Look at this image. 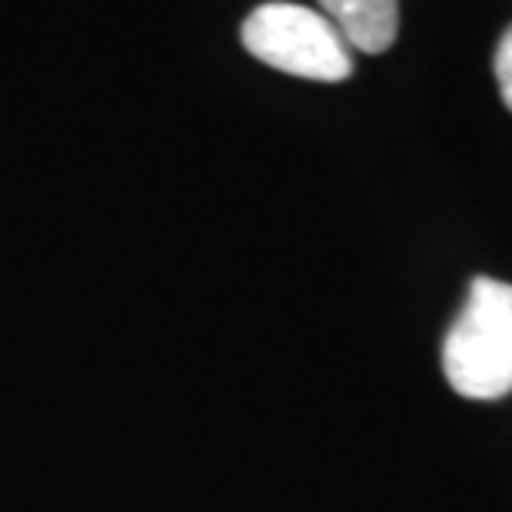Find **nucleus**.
I'll return each instance as SVG.
<instances>
[{"instance_id": "f257e3e1", "label": "nucleus", "mask_w": 512, "mask_h": 512, "mask_svg": "<svg viewBox=\"0 0 512 512\" xmlns=\"http://www.w3.org/2000/svg\"><path fill=\"white\" fill-rule=\"evenodd\" d=\"M446 383L466 399L512 393V283L476 276L443 343Z\"/></svg>"}, {"instance_id": "f03ea898", "label": "nucleus", "mask_w": 512, "mask_h": 512, "mask_svg": "<svg viewBox=\"0 0 512 512\" xmlns=\"http://www.w3.org/2000/svg\"><path fill=\"white\" fill-rule=\"evenodd\" d=\"M240 40L260 64L283 74L340 84L353 74V47L320 10L303 4H263L243 20Z\"/></svg>"}, {"instance_id": "7ed1b4c3", "label": "nucleus", "mask_w": 512, "mask_h": 512, "mask_svg": "<svg viewBox=\"0 0 512 512\" xmlns=\"http://www.w3.org/2000/svg\"><path fill=\"white\" fill-rule=\"evenodd\" d=\"M320 14L360 54H383L399 34V0H316Z\"/></svg>"}, {"instance_id": "20e7f679", "label": "nucleus", "mask_w": 512, "mask_h": 512, "mask_svg": "<svg viewBox=\"0 0 512 512\" xmlns=\"http://www.w3.org/2000/svg\"><path fill=\"white\" fill-rule=\"evenodd\" d=\"M496 84L503 94V104L512 110V27L503 34L496 47Z\"/></svg>"}]
</instances>
